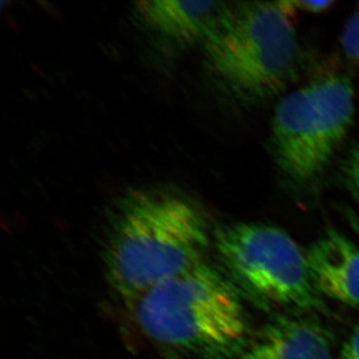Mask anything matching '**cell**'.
<instances>
[{"label":"cell","mask_w":359,"mask_h":359,"mask_svg":"<svg viewBox=\"0 0 359 359\" xmlns=\"http://www.w3.org/2000/svg\"><path fill=\"white\" fill-rule=\"evenodd\" d=\"M221 1L154 0L137 2L136 14L148 29L179 45L205 44L228 9Z\"/></svg>","instance_id":"6"},{"label":"cell","mask_w":359,"mask_h":359,"mask_svg":"<svg viewBox=\"0 0 359 359\" xmlns=\"http://www.w3.org/2000/svg\"><path fill=\"white\" fill-rule=\"evenodd\" d=\"M340 42L346 57L359 65V7L347 20Z\"/></svg>","instance_id":"9"},{"label":"cell","mask_w":359,"mask_h":359,"mask_svg":"<svg viewBox=\"0 0 359 359\" xmlns=\"http://www.w3.org/2000/svg\"><path fill=\"white\" fill-rule=\"evenodd\" d=\"M344 186L359 205V144L346 156L341 167Z\"/></svg>","instance_id":"10"},{"label":"cell","mask_w":359,"mask_h":359,"mask_svg":"<svg viewBox=\"0 0 359 359\" xmlns=\"http://www.w3.org/2000/svg\"><path fill=\"white\" fill-rule=\"evenodd\" d=\"M133 304L139 327L170 359H229L242 346L245 325L236 290L205 261Z\"/></svg>","instance_id":"2"},{"label":"cell","mask_w":359,"mask_h":359,"mask_svg":"<svg viewBox=\"0 0 359 359\" xmlns=\"http://www.w3.org/2000/svg\"><path fill=\"white\" fill-rule=\"evenodd\" d=\"M349 222H351V226L354 229V231L359 235V219L356 218L355 215L351 214V212H348Z\"/></svg>","instance_id":"13"},{"label":"cell","mask_w":359,"mask_h":359,"mask_svg":"<svg viewBox=\"0 0 359 359\" xmlns=\"http://www.w3.org/2000/svg\"><path fill=\"white\" fill-rule=\"evenodd\" d=\"M309 273L320 294L359 306V249L335 230L316 241L308 254Z\"/></svg>","instance_id":"7"},{"label":"cell","mask_w":359,"mask_h":359,"mask_svg":"<svg viewBox=\"0 0 359 359\" xmlns=\"http://www.w3.org/2000/svg\"><path fill=\"white\" fill-rule=\"evenodd\" d=\"M209 226L199 205L162 188L134 189L115 201L104 244L107 282L134 304L155 285L205 262Z\"/></svg>","instance_id":"1"},{"label":"cell","mask_w":359,"mask_h":359,"mask_svg":"<svg viewBox=\"0 0 359 359\" xmlns=\"http://www.w3.org/2000/svg\"><path fill=\"white\" fill-rule=\"evenodd\" d=\"M355 114V92L346 75L318 78L276 105L271 125L273 160L295 187L320 179L346 140Z\"/></svg>","instance_id":"4"},{"label":"cell","mask_w":359,"mask_h":359,"mask_svg":"<svg viewBox=\"0 0 359 359\" xmlns=\"http://www.w3.org/2000/svg\"><path fill=\"white\" fill-rule=\"evenodd\" d=\"M280 6L290 14L294 15L295 13H306L311 14L323 13L327 11L332 6L334 1H302V0H283L280 1Z\"/></svg>","instance_id":"11"},{"label":"cell","mask_w":359,"mask_h":359,"mask_svg":"<svg viewBox=\"0 0 359 359\" xmlns=\"http://www.w3.org/2000/svg\"><path fill=\"white\" fill-rule=\"evenodd\" d=\"M342 359H359V325L347 340L342 351Z\"/></svg>","instance_id":"12"},{"label":"cell","mask_w":359,"mask_h":359,"mask_svg":"<svg viewBox=\"0 0 359 359\" xmlns=\"http://www.w3.org/2000/svg\"><path fill=\"white\" fill-rule=\"evenodd\" d=\"M238 359H332L327 332L308 320L280 318L261 330Z\"/></svg>","instance_id":"8"},{"label":"cell","mask_w":359,"mask_h":359,"mask_svg":"<svg viewBox=\"0 0 359 359\" xmlns=\"http://www.w3.org/2000/svg\"><path fill=\"white\" fill-rule=\"evenodd\" d=\"M292 16L280 1L230 4L203 45L210 67L241 100L266 102L292 83L299 58Z\"/></svg>","instance_id":"3"},{"label":"cell","mask_w":359,"mask_h":359,"mask_svg":"<svg viewBox=\"0 0 359 359\" xmlns=\"http://www.w3.org/2000/svg\"><path fill=\"white\" fill-rule=\"evenodd\" d=\"M215 244L229 275L259 301L304 311L323 308L306 255L280 229L230 224L217 231Z\"/></svg>","instance_id":"5"}]
</instances>
